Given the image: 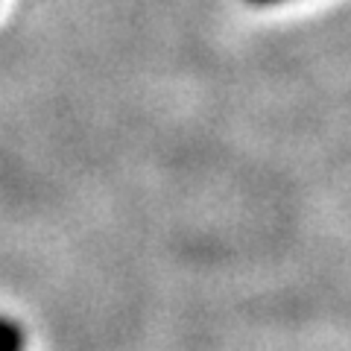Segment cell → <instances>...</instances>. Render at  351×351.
<instances>
[{
	"label": "cell",
	"instance_id": "6da1fadb",
	"mask_svg": "<svg viewBox=\"0 0 351 351\" xmlns=\"http://www.w3.org/2000/svg\"><path fill=\"white\" fill-rule=\"evenodd\" d=\"M0 351H27V331L6 316H0Z\"/></svg>",
	"mask_w": 351,
	"mask_h": 351
},
{
	"label": "cell",
	"instance_id": "7a4b0ae2",
	"mask_svg": "<svg viewBox=\"0 0 351 351\" xmlns=\"http://www.w3.org/2000/svg\"><path fill=\"white\" fill-rule=\"evenodd\" d=\"M252 3H278V0H252Z\"/></svg>",
	"mask_w": 351,
	"mask_h": 351
}]
</instances>
